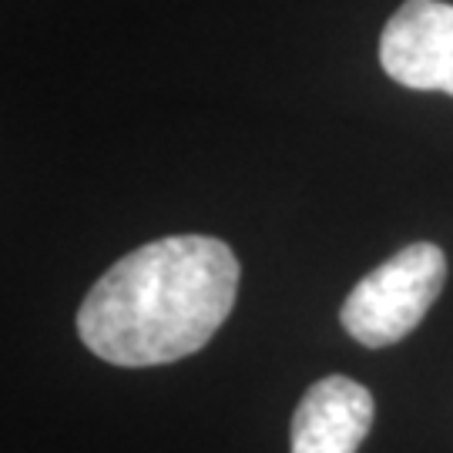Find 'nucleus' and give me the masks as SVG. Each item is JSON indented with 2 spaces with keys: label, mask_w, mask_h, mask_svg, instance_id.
Masks as SVG:
<instances>
[{
  "label": "nucleus",
  "mask_w": 453,
  "mask_h": 453,
  "mask_svg": "<svg viewBox=\"0 0 453 453\" xmlns=\"http://www.w3.org/2000/svg\"><path fill=\"white\" fill-rule=\"evenodd\" d=\"M447 282V256L434 242H413L366 279H359L342 303V329L370 349L406 340Z\"/></svg>",
  "instance_id": "obj_2"
},
{
  "label": "nucleus",
  "mask_w": 453,
  "mask_h": 453,
  "mask_svg": "<svg viewBox=\"0 0 453 453\" xmlns=\"http://www.w3.org/2000/svg\"><path fill=\"white\" fill-rule=\"evenodd\" d=\"M380 65L403 88L453 97V4L406 0L383 27Z\"/></svg>",
  "instance_id": "obj_3"
},
{
  "label": "nucleus",
  "mask_w": 453,
  "mask_h": 453,
  "mask_svg": "<svg viewBox=\"0 0 453 453\" xmlns=\"http://www.w3.org/2000/svg\"><path fill=\"white\" fill-rule=\"evenodd\" d=\"M239 259L222 239L168 235L118 259L78 309V336L104 363L142 370L198 353L228 319Z\"/></svg>",
  "instance_id": "obj_1"
},
{
  "label": "nucleus",
  "mask_w": 453,
  "mask_h": 453,
  "mask_svg": "<svg viewBox=\"0 0 453 453\" xmlns=\"http://www.w3.org/2000/svg\"><path fill=\"white\" fill-rule=\"evenodd\" d=\"M372 393L349 376H326L306 389L292 417V453H357L370 437Z\"/></svg>",
  "instance_id": "obj_4"
}]
</instances>
